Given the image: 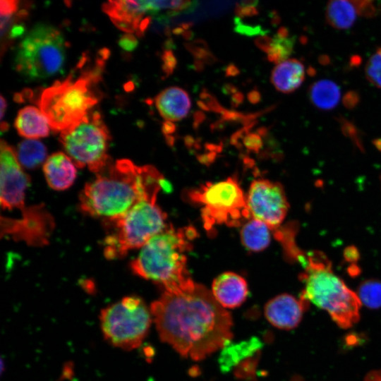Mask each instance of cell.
Masks as SVG:
<instances>
[{
    "instance_id": "6da1fadb",
    "label": "cell",
    "mask_w": 381,
    "mask_h": 381,
    "mask_svg": "<svg viewBox=\"0 0 381 381\" xmlns=\"http://www.w3.org/2000/svg\"><path fill=\"white\" fill-rule=\"evenodd\" d=\"M150 310L160 339L182 356L202 360L231 341V315L200 284L164 291Z\"/></svg>"
},
{
    "instance_id": "7a4b0ae2",
    "label": "cell",
    "mask_w": 381,
    "mask_h": 381,
    "mask_svg": "<svg viewBox=\"0 0 381 381\" xmlns=\"http://www.w3.org/2000/svg\"><path fill=\"white\" fill-rule=\"evenodd\" d=\"M163 181L162 174L152 165L118 159L85 184L79 206L90 216L115 219L143 200H157Z\"/></svg>"
},
{
    "instance_id": "3957f363",
    "label": "cell",
    "mask_w": 381,
    "mask_h": 381,
    "mask_svg": "<svg viewBox=\"0 0 381 381\" xmlns=\"http://www.w3.org/2000/svg\"><path fill=\"white\" fill-rule=\"evenodd\" d=\"M195 231L191 227H167L152 237L131 262L132 271L138 276L162 285L164 291L187 290L195 283L187 268V252Z\"/></svg>"
},
{
    "instance_id": "277c9868",
    "label": "cell",
    "mask_w": 381,
    "mask_h": 381,
    "mask_svg": "<svg viewBox=\"0 0 381 381\" xmlns=\"http://www.w3.org/2000/svg\"><path fill=\"white\" fill-rule=\"evenodd\" d=\"M304 284L300 298L325 310L340 327L347 329L358 322L361 303L356 294L337 276L325 254L313 251L301 260Z\"/></svg>"
},
{
    "instance_id": "5b68a950",
    "label": "cell",
    "mask_w": 381,
    "mask_h": 381,
    "mask_svg": "<svg viewBox=\"0 0 381 381\" xmlns=\"http://www.w3.org/2000/svg\"><path fill=\"white\" fill-rule=\"evenodd\" d=\"M103 62L99 61L77 78L71 73L43 90L39 106L54 131L61 133L78 124L98 102L95 86L101 79Z\"/></svg>"
},
{
    "instance_id": "8992f818",
    "label": "cell",
    "mask_w": 381,
    "mask_h": 381,
    "mask_svg": "<svg viewBox=\"0 0 381 381\" xmlns=\"http://www.w3.org/2000/svg\"><path fill=\"white\" fill-rule=\"evenodd\" d=\"M157 200L140 202L123 216L105 221L109 231L103 241L104 255L109 260L124 257L142 248L166 227V214Z\"/></svg>"
},
{
    "instance_id": "52a82bcc",
    "label": "cell",
    "mask_w": 381,
    "mask_h": 381,
    "mask_svg": "<svg viewBox=\"0 0 381 381\" xmlns=\"http://www.w3.org/2000/svg\"><path fill=\"white\" fill-rule=\"evenodd\" d=\"M66 58V42L55 27L40 23L20 42L15 57V68L23 76L44 79L58 73Z\"/></svg>"
},
{
    "instance_id": "ba28073f",
    "label": "cell",
    "mask_w": 381,
    "mask_h": 381,
    "mask_svg": "<svg viewBox=\"0 0 381 381\" xmlns=\"http://www.w3.org/2000/svg\"><path fill=\"white\" fill-rule=\"evenodd\" d=\"M99 320L104 339L124 350L140 346L153 320L150 308L136 296H126L107 306L102 310Z\"/></svg>"
},
{
    "instance_id": "9c48e42d",
    "label": "cell",
    "mask_w": 381,
    "mask_h": 381,
    "mask_svg": "<svg viewBox=\"0 0 381 381\" xmlns=\"http://www.w3.org/2000/svg\"><path fill=\"white\" fill-rule=\"evenodd\" d=\"M111 136L98 112L88 114L74 126L60 133L59 140L78 168L87 167L97 174L109 164L108 155Z\"/></svg>"
},
{
    "instance_id": "30bf717a",
    "label": "cell",
    "mask_w": 381,
    "mask_h": 381,
    "mask_svg": "<svg viewBox=\"0 0 381 381\" xmlns=\"http://www.w3.org/2000/svg\"><path fill=\"white\" fill-rule=\"evenodd\" d=\"M188 197L202 205V217L207 230L223 224L238 226L243 219L251 217L246 196L233 178L207 183L190 191Z\"/></svg>"
},
{
    "instance_id": "8fae6325",
    "label": "cell",
    "mask_w": 381,
    "mask_h": 381,
    "mask_svg": "<svg viewBox=\"0 0 381 381\" xmlns=\"http://www.w3.org/2000/svg\"><path fill=\"white\" fill-rule=\"evenodd\" d=\"M20 218L1 215V236H11L32 246H42L49 243L54 227L52 216L43 204L25 207Z\"/></svg>"
},
{
    "instance_id": "7c38bea8",
    "label": "cell",
    "mask_w": 381,
    "mask_h": 381,
    "mask_svg": "<svg viewBox=\"0 0 381 381\" xmlns=\"http://www.w3.org/2000/svg\"><path fill=\"white\" fill-rule=\"evenodd\" d=\"M246 202L250 217L277 229L284 219L289 202L281 184L266 179H258L250 186Z\"/></svg>"
},
{
    "instance_id": "4fadbf2b",
    "label": "cell",
    "mask_w": 381,
    "mask_h": 381,
    "mask_svg": "<svg viewBox=\"0 0 381 381\" xmlns=\"http://www.w3.org/2000/svg\"><path fill=\"white\" fill-rule=\"evenodd\" d=\"M1 191L3 210L25 207V193L30 179L23 171L16 152L4 140H1Z\"/></svg>"
},
{
    "instance_id": "5bb4252c",
    "label": "cell",
    "mask_w": 381,
    "mask_h": 381,
    "mask_svg": "<svg viewBox=\"0 0 381 381\" xmlns=\"http://www.w3.org/2000/svg\"><path fill=\"white\" fill-rule=\"evenodd\" d=\"M308 303L292 295L283 294L270 300L265 307L268 322L282 329H291L300 323Z\"/></svg>"
},
{
    "instance_id": "9a60e30c",
    "label": "cell",
    "mask_w": 381,
    "mask_h": 381,
    "mask_svg": "<svg viewBox=\"0 0 381 381\" xmlns=\"http://www.w3.org/2000/svg\"><path fill=\"white\" fill-rule=\"evenodd\" d=\"M102 10L119 29L135 35L147 14L150 15L146 1H109Z\"/></svg>"
},
{
    "instance_id": "2e32d148",
    "label": "cell",
    "mask_w": 381,
    "mask_h": 381,
    "mask_svg": "<svg viewBox=\"0 0 381 381\" xmlns=\"http://www.w3.org/2000/svg\"><path fill=\"white\" fill-rule=\"evenodd\" d=\"M211 292L222 307L234 308L246 301L248 288L246 281L241 276L227 272L214 279Z\"/></svg>"
},
{
    "instance_id": "e0dca14e",
    "label": "cell",
    "mask_w": 381,
    "mask_h": 381,
    "mask_svg": "<svg viewBox=\"0 0 381 381\" xmlns=\"http://www.w3.org/2000/svg\"><path fill=\"white\" fill-rule=\"evenodd\" d=\"M76 165L64 152H55L44 162L43 171L48 185L54 190H64L71 187L76 177Z\"/></svg>"
},
{
    "instance_id": "ac0fdd59",
    "label": "cell",
    "mask_w": 381,
    "mask_h": 381,
    "mask_svg": "<svg viewBox=\"0 0 381 381\" xmlns=\"http://www.w3.org/2000/svg\"><path fill=\"white\" fill-rule=\"evenodd\" d=\"M155 102L159 114L166 121H178L185 118L190 109L189 95L183 89L171 86L160 92Z\"/></svg>"
},
{
    "instance_id": "d6986e66",
    "label": "cell",
    "mask_w": 381,
    "mask_h": 381,
    "mask_svg": "<svg viewBox=\"0 0 381 381\" xmlns=\"http://www.w3.org/2000/svg\"><path fill=\"white\" fill-rule=\"evenodd\" d=\"M305 75L303 64L296 59H289L274 67L272 71L271 82L278 91L291 93L301 86Z\"/></svg>"
},
{
    "instance_id": "ffe728a7",
    "label": "cell",
    "mask_w": 381,
    "mask_h": 381,
    "mask_svg": "<svg viewBox=\"0 0 381 381\" xmlns=\"http://www.w3.org/2000/svg\"><path fill=\"white\" fill-rule=\"evenodd\" d=\"M14 126L21 136L37 139L49 135V123L41 111L35 107L27 106L19 110Z\"/></svg>"
},
{
    "instance_id": "44dd1931",
    "label": "cell",
    "mask_w": 381,
    "mask_h": 381,
    "mask_svg": "<svg viewBox=\"0 0 381 381\" xmlns=\"http://www.w3.org/2000/svg\"><path fill=\"white\" fill-rule=\"evenodd\" d=\"M262 344L258 338L239 343L229 341L222 348L219 358L220 367L222 370L229 371L234 367L243 363V361L254 356L261 348Z\"/></svg>"
},
{
    "instance_id": "7402d4cb",
    "label": "cell",
    "mask_w": 381,
    "mask_h": 381,
    "mask_svg": "<svg viewBox=\"0 0 381 381\" xmlns=\"http://www.w3.org/2000/svg\"><path fill=\"white\" fill-rule=\"evenodd\" d=\"M361 16L357 1H331L326 8L327 23L337 29H347Z\"/></svg>"
},
{
    "instance_id": "603a6c76",
    "label": "cell",
    "mask_w": 381,
    "mask_h": 381,
    "mask_svg": "<svg viewBox=\"0 0 381 381\" xmlns=\"http://www.w3.org/2000/svg\"><path fill=\"white\" fill-rule=\"evenodd\" d=\"M270 229L264 222L250 217L241 231L243 244L252 251H260L266 248L271 240Z\"/></svg>"
},
{
    "instance_id": "cb8c5ba5",
    "label": "cell",
    "mask_w": 381,
    "mask_h": 381,
    "mask_svg": "<svg viewBox=\"0 0 381 381\" xmlns=\"http://www.w3.org/2000/svg\"><path fill=\"white\" fill-rule=\"evenodd\" d=\"M312 104L322 110H329L338 104L341 91L339 86L330 80H320L315 82L309 90Z\"/></svg>"
},
{
    "instance_id": "d4e9b609",
    "label": "cell",
    "mask_w": 381,
    "mask_h": 381,
    "mask_svg": "<svg viewBox=\"0 0 381 381\" xmlns=\"http://www.w3.org/2000/svg\"><path fill=\"white\" fill-rule=\"evenodd\" d=\"M20 164L27 169H35L46 159L44 145L36 140L27 139L20 142L16 152Z\"/></svg>"
},
{
    "instance_id": "484cf974",
    "label": "cell",
    "mask_w": 381,
    "mask_h": 381,
    "mask_svg": "<svg viewBox=\"0 0 381 381\" xmlns=\"http://www.w3.org/2000/svg\"><path fill=\"white\" fill-rule=\"evenodd\" d=\"M357 296L361 303L371 309L381 307V282L369 279L362 282L358 288Z\"/></svg>"
},
{
    "instance_id": "4316f807",
    "label": "cell",
    "mask_w": 381,
    "mask_h": 381,
    "mask_svg": "<svg viewBox=\"0 0 381 381\" xmlns=\"http://www.w3.org/2000/svg\"><path fill=\"white\" fill-rule=\"evenodd\" d=\"M294 37H282L276 34L267 54L268 61L279 64L287 60L294 51Z\"/></svg>"
},
{
    "instance_id": "83f0119b",
    "label": "cell",
    "mask_w": 381,
    "mask_h": 381,
    "mask_svg": "<svg viewBox=\"0 0 381 381\" xmlns=\"http://www.w3.org/2000/svg\"><path fill=\"white\" fill-rule=\"evenodd\" d=\"M365 71L369 82L381 88V47L368 59Z\"/></svg>"
},
{
    "instance_id": "f1b7e54d",
    "label": "cell",
    "mask_w": 381,
    "mask_h": 381,
    "mask_svg": "<svg viewBox=\"0 0 381 381\" xmlns=\"http://www.w3.org/2000/svg\"><path fill=\"white\" fill-rule=\"evenodd\" d=\"M184 47L197 59L203 60L211 52L207 43L202 39L184 43Z\"/></svg>"
},
{
    "instance_id": "f546056e",
    "label": "cell",
    "mask_w": 381,
    "mask_h": 381,
    "mask_svg": "<svg viewBox=\"0 0 381 381\" xmlns=\"http://www.w3.org/2000/svg\"><path fill=\"white\" fill-rule=\"evenodd\" d=\"M234 31L237 33L247 35L253 36L257 35H265V31L262 29L260 25H250L244 24L241 22L240 18L236 17L234 18Z\"/></svg>"
},
{
    "instance_id": "4dcf8cb0",
    "label": "cell",
    "mask_w": 381,
    "mask_h": 381,
    "mask_svg": "<svg viewBox=\"0 0 381 381\" xmlns=\"http://www.w3.org/2000/svg\"><path fill=\"white\" fill-rule=\"evenodd\" d=\"M162 69L166 77L171 75L177 65V60L171 50H164L162 55Z\"/></svg>"
},
{
    "instance_id": "1f68e13d",
    "label": "cell",
    "mask_w": 381,
    "mask_h": 381,
    "mask_svg": "<svg viewBox=\"0 0 381 381\" xmlns=\"http://www.w3.org/2000/svg\"><path fill=\"white\" fill-rule=\"evenodd\" d=\"M244 145L248 150L258 152L262 147L261 137L256 133H248L243 140Z\"/></svg>"
},
{
    "instance_id": "d6a6232c",
    "label": "cell",
    "mask_w": 381,
    "mask_h": 381,
    "mask_svg": "<svg viewBox=\"0 0 381 381\" xmlns=\"http://www.w3.org/2000/svg\"><path fill=\"white\" fill-rule=\"evenodd\" d=\"M119 45L125 51H133L138 45V40L133 34H125L119 40Z\"/></svg>"
},
{
    "instance_id": "836d02e7",
    "label": "cell",
    "mask_w": 381,
    "mask_h": 381,
    "mask_svg": "<svg viewBox=\"0 0 381 381\" xmlns=\"http://www.w3.org/2000/svg\"><path fill=\"white\" fill-rule=\"evenodd\" d=\"M236 17H251L258 14V11L254 6H241L238 3L235 8Z\"/></svg>"
},
{
    "instance_id": "e575fe53",
    "label": "cell",
    "mask_w": 381,
    "mask_h": 381,
    "mask_svg": "<svg viewBox=\"0 0 381 381\" xmlns=\"http://www.w3.org/2000/svg\"><path fill=\"white\" fill-rule=\"evenodd\" d=\"M273 38L267 35H261L256 37L254 40L255 44L262 51L268 54L271 49Z\"/></svg>"
},
{
    "instance_id": "d590c367",
    "label": "cell",
    "mask_w": 381,
    "mask_h": 381,
    "mask_svg": "<svg viewBox=\"0 0 381 381\" xmlns=\"http://www.w3.org/2000/svg\"><path fill=\"white\" fill-rule=\"evenodd\" d=\"M244 115L241 112H238L234 110H228L226 109L224 113L221 115V119L224 121H232V122H241L242 121Z\"/></svg>"
},
{
    "instance_id": "8d00e7d4",
    "label": "cell",
    "mask_w": 381,
    "mask_h": 381,
    "mask_svg": "<svg viewBox=\"0 0 381 381\" xmlns=\"http://www.w3.org/2000/svg\"><path fill=\"white\" fill-rule=\"evenodd\" d=\"M193 128L195 131L198 130L199 126L206 119V115L201 111H195L193 114Z\"/></svg>"
},
{
    "instance_id": "74e56055",
    "label": "cell",
    "mask_w": 381,
    "mask_h": 381,
    "mask_svg": "<svg viewBox=\"0 0 381 381\" xmlns=\"http://www.w3.org/2000/svg\"><path fill=\"white\" fill-rule=\"evenodd\" d=\"M176 130V126L174 123L170 121H166L162 126V131L165 136L171 135Z\"/></svg>"
},
{
    "instance_id": "f35d334b",
    "label": "cell",
    "mask_w": 381,
    "mask_h": 381,
    "mask_svg": "<svg viewBox=\"0 0 381 381\" xmlns=\"http://www.w3.org/2000/svg\"><path fill=\"white\" fill-rule=\"evenodd\" d=\"M243 99H244L243 94L241 92L238 91L237 92H236L231 96V107L233 109L237 108L241 104L243 103Z\"/></svg>"
},
{
    "instance_id": "ab89813d",
    "label": "cell",
    "mask_w": 381,
    "mask_h": 381,
    "mask_svg": "<svg viewBox=\"0 0 381 381\" xmlns=\"http://www.w3.org/2000/svg\"><path fill=\"white\" fill-rule=\"evenodd\" d=\"M247 97L248 101L253 104L259 103L261 100V95L260 92L256 89L250 90L248 93Z\"/></svg>"
},
{
    "instance_id": "60d3db41",
    "label": "cell",
    "mask_w": 381,
    "mask_h": 381,
    "mask_svg": "<svg viewBox=\"0 0 381 381\" xmlns=\"http://www.w3.org/2000/svg\"><path fill=\"white\" fill-rule=\"evenodd\" d=\"M240 74V70L233 63L228 64L225 68V75L226 77L236 76Z\"/></svg>"
},
{
    "instance_id": "b9f144b4",
    "label": "cell",
    "mask_w": 381,
    "mask_h": 381,
    "mask_svg": "<svg viewBox=\"0 0 381 381\" xmlns=\"http://www.w3.org/2000/svg\"><path fill=\"white\" fill-rule=\"evenodd\" d=\"M222 92L226 95H233L238 92V88L231 83H226L222 86Z\"/></svg>"
},
{
    "instance_id": "7bdbcfd3",
    "label": "cell",
    "mask_w": 381,
    "mask_h": 381,
    "mask_svg": "<svg viewBox=\"0 0 381 381\" xmlns=\"http://www.w3.org/2000/svg\"><path fill=\"white\" fill-rule=\"evenodd\" d=\"M345 104L347 107H352L356 104V102L358 101L357 96H356L355 93L349 92L348 95L345 97Z\"/></svg>"
},
{
    "instance_id": "ee69618b",
    "label": "cell",
    "mask_w": 381,
    "mask_h": 381,
    "mask_svg": "<svg viewBox=\"0 0 381 381\" xmlns=\"http://www.w3.org/2000/svg\"><path fill=\"white\" fill-rule=\"evenodd\" d=\"M226 127L225 121L222 119H219L210 125L211 131L224 130Z\"/></svg>"
},
{
    "instance_id": "f6af8a7d",
    "label": "cell",
    "mask_w": 381,
    "mask_h": 381,
    "mask_svg": "<svg viewBox=\"0 0 381 381\" xmlns=\"http://www.w3.org/2000/svg\"><path fill=\"white\" fill-rule=\"evenodd\" d=\"M205 63L202 59H195L193 64V69L197 72H201L205 68Z\"/></svg>"
},
{
    "instance_id": "bcb514c9",
    "label": "cell",
    "mask_w": 381,
    "mask_h": 381,
    "mask_svg": "<svg viewBox=\"0 0 381 381\" xmlns=\"http://www.w3.org/2000/svg\"><path fill=\"white\" fill-rule=\"evenodd\" d=\"M205 64L212 65L218 61L217 58L210 52L203 60Z\"/></svg>"
},
{
    "instance_id": "7dc6e473",
    "label": "cell",
    "mask_w": 381,
    "mask_h": 381,
    "mask_svg": "<svg viewBox=\"0 0 381 381\" xmlns=\"http://www.w3.org/2000/svg\"><path fill=\"white\" fill-rule=\"evenodd\" d=\"M241 6H254L255 7L259 4L258 0H246L238 3Z\"/></svg>"
},
{
    "instance_id": "c3c4849f",
    "label": "cell",
    "mask_w": 381,
    "mask_h": 381,
    "mask_svg": "<svg viewBox=\"0 0 381 381\" xmlns=\"http://www.w3.org/2000/svg\"><path fill=\"white\" fill-rule=\"evenodd\" d=\"M164 47L165 48V50H171L172 49H175V43L172 38L169 37L164 43Z\"/></svg>"
},
{
    "instance_id": "681fc988",
    "label": "cell",
    "mask_w": 381,
    "mask_h": 381,
    "mask_svg": "<svg viewBox=\"0 0 381 381\" xmlns=\"http://www.w3.org/2000/svg\"><path fill=\"white\" fill-rule=\"evenodd\" d=\"M268 128L265 126H261L256 130V133H258L260 137H267L268 135Z\"/></svg>"
},
{
    "instance_id": "f907efd6",
    "label": "cell",
    "mask_w": 381,
    "mask_h": 381,
    "mask_svg": "<svg viewBox=\"0 0 381 381\" xmlns=\"http://www.w3.org/2000/svg\"><path fill=\"white\" fill-rule=\"evenodd\" d=\"M0 104H1V116L0 117H1V119L2 120L5 111H6V102L2 95H1Z\"/></svg>"
},
{
    "instance_id": "816d5d0a",
    "label": "cell",
    "mask_w": 381,
    "mask_h": 381,
    "mask_svg": "<svg viewBox=\"0 0 381 381\" xmlns=\"http://www.w3.org/2000/svg\"><path fill=\"white\" fill-rule=\"evenodd\" d=\"M193 32L189 30H185L182 34V37L185 40H190L193 39Z\"/></svg>"
},
{
    "instance_id": "f5cc1de1",
    "label": "cell",
    "mask_w": 381,
    "mask_h": 381,
    "mask_svg": "<svg viewBox=\"0 0 381 381\" xmlns=\"http://www.w3.org/2000/svg\"><path fill=\"white\" fill-rule=\"evenodd\" d=\"M198 106L202 109L203 111H209L210 108L208 105L202 100H198L197 101Z\"/></svg>"
},
{
    "instance_id": "db71d44e",
    "label": "cell",
    "mask_w": 381,
    "mask_h": 381,
    "mask_svg": "<svg viewBox=\"0 0 381 381\" xmlns=\"http://www.w3.org/2000/svg\"><path fill=\"white\" fill-rule=\"evenodd\" d=\"M184 142L186 146L190 147L194 143V139L191 135H188L184 137Z\"/></svg>"
},
{
    "instance_id": "11a10c76",
    "label": "cell",
    "mask_w": 381,
    "mask_h": 381,
    "mask_svg": "<svg viewBox=\"0 0 381 381\" xmlns=\"http://www.w3.org/2000/svg\"><path fill=\"white\" fill-rule=\"evenodd\" d=\"M165 140L169 146L172 147L175 142V138L173 135H167L165 136Z\"/></svg>"
},
{
    "instance_id": "9f6ffc18",
    "label": "cell",
    "mask_w": 381,
    "mask_h": 381,
    "mask_svg": "<svg viewBox=\"0 0 381 381\" xmlns=\"http://www.w3.org/2000/svg\"><path fill=\"white\" fill-rule=\"evenodd\" d=\"M185 30L181 27H176L172 30V33L176 35H182Z\"/></svg>"
},
{
    "instance_id": "6f0895ef",
    "label": "cell",
    "mask_w": 381,
    "mask_h": 381,
    "mask_svg": "<svg viewBox=\"0 0 381 381\" xmlns=\"http://www.w3.org/2000/svg\"><path fill=\"white\" fill-rule=\"evenodd\" d=\"M193 25V23L192 22L188 23H183L180 25V26L184 30H188L189 28H190Z\"/></svg>"
},
{
    "instance_id": "680465c9",
    "label": "cell",
    "mask_w": 381,
    "mask_h": 381,
    "mask_svg": "<svg viewBox=\"0 0 381 381\" xmlns=\"http://www.w3.org/2000/svg\"><path fill=\"white\" fill-rule=\"evenodd\" d=\"M171 32H172V30H171L170 27L168 26V25L165 26V28L164 29V35L169 37H171Z\"/></svg>"
},
{
    "instance_id": "91938a15",
    "label": "cell",
    "mask_w": 381,
    "mask_h": 381,
    "mask_svg": "<svg viewBox=\"0 0 381 381\" xmlns=\"http://www.w3.org/2000/svg\"><path fill=\"white\" fill-rule=\"evenodd\" d=\"M8 129V124L6 122H1V131H6Z\"/></svg>"
}]
</instances>
